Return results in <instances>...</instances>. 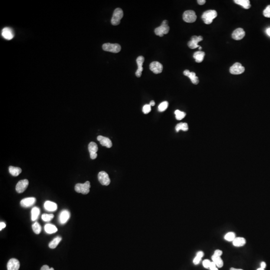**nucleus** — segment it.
Listing matches in <instances>:
<instances>
[{"label": "nucleus", "instance_id": "obj_36", "mask_svg": "<svg viewBox=\"0 0 270 270\" xmlns=\"http://www.w3.org/2000/svg\"><path fill=\"white\" fill-rule=\"evenodd\" d=\"M54 217L53 214H44L42 215V219L45 222H49L53 219Z\"/></svg>", "mask_w": 270, "mask_h": 270}, {"label": "nucleus", "instance_id": "obj_38", "mask_svg": "<svg viewBox=\"0 0 270 270\" xmlns=\"http://www.w3.org/2000/svg\"><path fill=\"white\" fill-rule=\"evenodd\" d=\"M263 15L265 17L270 18V5L268 6L264 10Z\"/></svg>", "mask_w": 270, "mask_h": 270}, {"label": "nucleus", "instance_id": "obj_25", "mask_svg": "<svg viewBox=\"0 0 270 270\" xmlns=\"http://www.w3.org/2000/svg\"><path fill=\"white\" fill-rule=\"evenodd\" d=\"M45 231L48 234H53L58 231V229L55 226L50 224H47L45 225Z\"/></svg>", "mask_w": 270, "mask_h": 270}, {"label": "nucleus", "instance_id": "obj_24", "mask_svg": "<svg viewBox=\"0 0 270 270\" xmlns=\"http://www.w3.org/2000/svg\"><path fill=\"white\" fill-rule=\"evenodd\" d=\"M10 173L13 176H18L22 173V169L20 168L10 166L9 168Z\"/></svg>", "mask_w": 270, "mask_h": 270}, {"label": "nucleus", "instance_id": "obj_18", "mask_svg": "<svg viewBox=\"0 0 270 270\" xmlns=\"http://www.w3.org/2000/svg\"><path fill=\"white\" fill-rule=\"evenodd\" d=\"M97 140L100 142V144L102 146H104L108 148H110L112 147V143L111 140L109 138L105 137L104 136H99L97 137Z\"/></svg>", "mask_w": 270, "mask_h": 270}, {"label": "nucleus", "instance_id": "obj_8", "mask_svg": "<svg viewBox=\"0 0 270 270\" xmlns=\"http://www.w3.org/2000/svg\"><path fill=\"white\" fill-rule=\"evenodd\" d=\"M98 178L100 183L104 186H108L111 182L108 174L105 171L100 172L98 174Z\"/></svg>", "mask_w": 270, "mask_h": 270}, {"label": "nucleus", "instance_id": "obj_5", "mask_svg": "<svg viewBox=\"0 0 270 270\" xmlns=\"http://www.w3.org/2000/svg\"><path fill=\"white\" fill-rule=\"evenodd\" d=\"M183 19L185 22L192 23L196 21V14L194 11L187 10L184 13Z\"/></svg>", "mask_w": 270, "mask_h": 270}, {"label": "nucleus", "instance_id": "obj_44", "mask_svg": "<svg viewBox=\"0 0 270 270\" xmlns=\"http://www.w3.org/2000/svg\"><path fill=\"white\" fill-rule=\"evenodd\" d=\"M198 2V3L200 5H203L205 4L206 3L205 0H198L197 1Z\"/></svg>", "mask_w": 270, "mask_h": 270}, {"label": "nucleus", "instance_id": "obj_29", "mask_svg": "<svg viewBox=\"0 0 270 270\" xmlns=\"http://www.w3.org/2000/svg\"><path fill=\"white\" fill-rule=\"evenodd\" d=\"M61 240H62V237L60 236L56 237L52 242L50 243L49 246L51 249L56 248L57 246L59 244L60 242H61Z\"/></svg>", "mask_w": 270, "mask_h": 270}, {"label": "nucleus", "instance_id": "obj_23", "mask_svg": "<svg viewBox=\"0 0 270 270\" xmlns=\"http://www.w3.org/2000/svg\"><path fill=\"white\" fill-rule=\"evenodd\" d=\"M234 2L237 4L242 6L245 9H250L251 7L250 1L249 0H235Z\"/></svg>", "mask_w": 270, "mask_h": 270}, {"label": "nucleus", "instance_id": "obj_34", "mask_svg": "<svg viewBox=\"0 0 270 270\" xmlns=\"http://www.w3.org/2000/svg\"><path fill=\"white\" fill-rule=\"evenodd\" d=\"M168 105H169V103L167 101L163 102L158 106L159 111L161 112L165 111V110L168 108Z\"/></svg>", "mask_w": 270, "mask_h": 270}, {"label": "nucleus", "instance_id": "obj_43", "mask_svg": "<svg viewBox=\"0 0 270 270\" xmlns=\"http://www.w3.org/2000/svg\"><path fill=\"white\" fill-rule=\"evenodd\" d=\"M6 225L5 223L3 222H1V223H0V230L2 231V229H3L5 228L6 227Z\"/></svg>", "mask_w": 270, "mask_h": 270}, {"label": "nucleus", "instance_id": "obj_39", "mask_svg": "<svg viewBox=\"0 0 270 270\" xmlns=\"http://www.w3.org/2000/svg\"><path fill=\"white\" fill-rule=\"evenodd\" d=\"M211 262L210 260L206 259V260H204V261L203 262V265L205 268L208 269V268H209L210 265L211 264Z\"/></svg>", "mask_w": 270, "mask_h": 270}, {"label": "nucleus", "instance_id": "obj_33", "mask_svg": "<svg viewBox=\"0 0 270 270\" xmlns=\"http://www.w3.org/2000/svg\"><path fill=\"white\" fill-rule=\"evenodd\" d=\"M32 229L35 234H40L42 230V228H41L40 225L37 222L32 225Z\"/></svg>", "mask_w": 270, "mask_h": 270}, {"label": "nucleus", "instance_id": "obj_49", "mask_svg": "<svg viewBox=\"0 0 270 270\" xmlns=\"http://www.w3.org/2000/svg\"><path fill=\"white\" fill-rule=\"evenodd\" d=\"M257 270H264V269L262 268H259L258 269H257Z\"/></svg>", "mask_w": 270, "mask_h": 270}, {"label": "nucleus", "instance_id": "obj_10", "mask_svg": "<svg viewBox=\"0 0 270 270\" xmlns=\"http://www.w3.org/2000/svg\"><path fill=\"white\" fill-rule=\"evenodd\" d=\"M203 40V38L202 37L194 36L191 37V40L188 42V46L192 49H194L196 48L200 47V46L198 45V43H199L200 42H201Z\"/></svg>", "mask_w": 270, "mask_h": 270}, {"label": "nucleus", "instance_id": "obj_22", "mask_svg": "<svg viewBox=\"0 0 270 270\" xmlns=\"http://www.w3.org/2000/svg\"><path fill=\"white\" fill-rule=\"evenodd\" d=\"M245 239L242 238V237L235 238V239L233 241V244L235 247H242V246L245 245Z\"/></svg>", "mask_w": 270, "mask_h": 270}, {"label": "nucleus", "instance_id": "obj_4", "mask_svg": "<svg viewBox=\"0 0 270 270\" xmlns=\"http://www.w3.org/2000/svg\"><path fill=\"white\" fill-rule=\"evenodd\" d=\"M103 50L113 53H118L121 50V47L118 44L105 43L102 46Z\"/></svg>", "mask_w": 270, "mask_h": 270}, {"label": "nucleus", "instance_id": "obj_15", "mask_svg": "<svg viewBox=\"0 0 270 270\" xmlns=\"http://www.w3.org/2000/svg\"><path fill=\"white\" fill-rule=\"evenodd\" d=\"M20 266V262L16 259H11L7 264L8 270H19Z\"/></svg>", "mask_w": 270, "mask_h": 270}, {"label": "nucleus", "instance_id": "obj_17", "mask_svg": "<svg viewBox=\"0 0 270 270\" xmlns=\"http://www.w3.org/2000/svg\"><path fill=\"white\" fill-rule=\"evenodd\" d=\"M36 201V198L34 197L25 198L21 201V205L24 208H28L34 205Z\"/></svg>", "mask_w": 270, "mask_h": 270}, {"label": "nucleus", "instance_id": "obj_26", "mask_svg": "<svg viewBox=\"0 0 270 270\" xmlns=\"http://www.w3.org/2000/svg\"><path fill=\"white\" fill-rule=\"evenodd\" d=\"M40 213V209L38 207H34L33 208L31 211V219L32 221H36L39 217Z\"/></svg>", "mask_w": 270, "mask_h": 270}, {"label": "nucleus", "instance_id": "obj_37", "mask_svg": "<svg viewBox=\"0 0 270 270\" xmlns=\"http://www.w3.org/2000/svg\"><path fill=\"white\" fill-rule=\"evenodd\" d=\"M151 111V106L149 104H147L144 106L143 108V112L145 114H147Z\"/></svg>", "mask_w": 270, "mask_h": 270}, {"label": "nucleus", "instance_id": "obj_3", "mask_svg": "<svg viewBox=\"0 0 270 270\" xmlns=\"http://www.w3.org/2000/svg\"><path fill=\"white\" fill-rule=\"evenodd\" d=\"M91 188L90 182L87 181L84 184L78 183L76 185L75 190L78 193H82L86 195L90 192Z\"/></svg>", "mask_w": 270, "mask_h": 270}, {"label": "nucleus", "instance_id": "obj_35", "mask_svg": "<svg viewBox=\"0 0 270 270\" xmlns=\"http://www.w3.org/2000/svg\"><path fill=\"white\" fill-rule=\"evenodd\" d=\"M235 234L233 232L228 233L225 236V239L228 241H233V240L235 239Z\"/></svg>", "mask_w": 270, "mask_h": 270}, {"label": "nucleus", "instance_id": "obj_51", "mask_svg": "<svg viewBox=\"0 0 270 270\" xmlns=\"http://www.w3.org/2000/svg\"><path fill=\"white\" fill-rule=\"evenodd\" d=\"M213 270H218V269H217V268H215V269Z\"/></svg>", "mask_w": 270, "mask_h": 270}, {"label": "nucleus", "instance_id": "obj_40", "mask_svg": "<svg viewBox=\"0 0 270 270\" xmlns=\"http://www.w3.org/2000/svg\"><path fill=\"white\" fill-rule=\"evenodd\" d=\"M222 251L221 250H217L215 251L213 255L215 256H217V257H221V255H222Z\"/></svg>", "mask_w": 270, "mask_h": 270}, {"label": "nucleus", "instance_id": "obj_19", "mask_svg": "<svg viewBox=\"0 0 270 270\" xmlns=\"http://www.w3.org/2000/svg\"><path fill=\"white\" fill-rule=\"evenodd\" d=\"M70 217V213L68 210H63L61 212L59 217V221L61 224H64L68 221Z\"/></svg>", "mask_w": 270, "mask_h": 270}, {"label": "nucleus", "instance_id": "obj_42", "mask_svg": "<svg viewBox=\"0 0 270 270\" xmlns=\"http://www.w3.org/2000/svg\"><path fill=\"white\" fill-rule=\"evenodd\" d=\"M215 268H216V265L215 263L213 262H211V264L210 265L209 269L211 270H213Z\"/></svg>", "mask_w": 270, "mask_h": 270}, {"label": "nucleus", "instance_id": "obj_47", "mask_svg": "<svg viewBox=\"0 0 270 270\" xmlns=\"http://www.w3.org/2000/svg\"><path fill=\"white\" fill-rule=\"evenodd\" d=\"M151 106H154L155 105V102L154 101H151L150 102V104H149Z\"/></svg>", "mask_w": 270, "mask_h": 270}, {"label": "nucleus", "instance_id": "obj_16", "mask_svg": "<svg viewBox=\"0 0 270 270\" xmlns=\"http://www.w3.org/2000/svg\"><path fill=\"white\" fill-rule=\"evenodd\" d=\"M245 36V32L242 28H238L236 29L233 33L232 38L236 40H240L244 38Z\"/></svg>", "mask_w": 270, "mask_h": 270}, {"label": "nucleus", "instance_id": "obj_1", "mask_svg": "<svg viewBox=\"0 0 270 270\" xmlns=\"http://www.w3.org/2000/svg\"><path fill=\"white\" fill-rule=\"evenodd\" d=\"M217 12L215 10H210L203 14L202 19L206 24H210L215 18L217 17Z\"/></svg>", "mask_w": 270, "mask_h": 270}, {"label": "nucleus", "instance_id": "obj_12", "mask_svg": "<svg viewBox=\"0 0 270 270\" xmlns=\"http://www.w3.org/2000/svg\"><path fill=\"white\" fill-rule=\"evenodd\" d=\"M88 149L89 151L90 152V157L91 159L93 160L96 159L98 156L97 152L98 151V147L97 144L92 142L89 144Z\"/></svg>", "mask_w": 270, "mask_h": 270}, {"label": "nucleus", "instance_id": "obj_6", "mask_svg": "<svg viewBox=\"0 0 270 270\" xmlns=\"http://www.w3.org/2000/svg\"><path fill=\"white\" fill-rule=\"evenodd\" d=\"M170 30V27L168 24H164L162 23L159 27L156 28L155 29V33L157 36L160 37H163L164 35L167 34Z\"/></svg>", "mask_w": 270, "mask_h": 270}, {"label": "nucleus", "instance_id": "obj_27", "mask_svg": "<svg viewBox=\"0 0 270 270\" xmlns=\"http://www.w3.org/2000/svg\"><path fill=\"white\" fill-rule=\"evenodd\" d=\"M212 259L213 262L215 263L216 266L218 268H222L223 266L224 263L222 259H221V257H217L213 255L212 257Z\"/></svg>", "mask_w": 270, "mask_h": 270}, {"label": "nucleus", "instance_id": "obj_2", "mask_svg": "<svg viewBox=\"0 0 270 270\" xmlns=\"http://www.w3.org/2000/svg\"><path fill=\"white\" fill-rule=\"evenodd\" d=\"M124 13L121 8H117L113 13V17L111 19V24L113 26L119 25L121 20L123 18Z\"/></svg>", "mask_w": 270, "mask_h": 270}, {"label": "nucleus", "instance_id": "obj_9", "mask_svg": "<svg viewBox=\"0 0 270 270\" xmlns=\"http://www.w3.org/2000/svg\"><path fill=\"white\" fill-rule=\"evenodd\" d=\"M150 69L151 71L155 74L161 73L163 70V66L160 63L157 61H154L151 63L150 65Z\"/></svg>", "mask_w": 270, "mask_h": 270}, {"label": "nucleus", "instance_id": "obj_20", "mask_svg": "<svg viewBox=\"0 0 270 270\" xmlns=\"http://www.w3.org/2000/svg\"><path fill=\"white\" fill-rule=\"evenodd\" d=\"M44 207L47 211L54 212L57 209V205L55 203L51 201H47L44 204Z\"/></svg>", "mask_w": 270, "mask_h": 270}, {"label": "nucleus", "instance_id": "obj_46", "mask_svg": "<svg viewBox=\"0 0 270 270\" xmlns=\"http://www.w3.org/2000/svg\"><path fill=\"white\" fill-rule=\"evenodd\" d=\"M266 33L270 37V28H268L266 31Z\"/></svg>", "mask_w": 270, "mask_h": 270}, {"label": "nucleus", "instance_id": "obj_41", "mask_svg": "<svg viewBox=\"0 0 270 270\" xmlns=\"http://www.w3.org/2000/svg\"><path fill=\"white\" fill-rule=\"evenodd\" d=\"M41 270H54L53 268H50L48 266V265H44L42 268H41Z\"/></svg>", "mask_w": 270, "mask_h": 270}, {"label": "nucleus", "instance_id": "obj_14", "mask_svg": "<svg viewBox=\"0 0 270 270\" xmlns=\"http://www.w3.org/2000/svg\"><path fill=\"white\" fill-rule=\"evenodd\" d=\"M144 57L142 56L138 57L136 60L138 65V69L135 73V74H136V76L138 78H140L141 76L142 72L143 71V63L144 62Z\"/></svg>", "mask_w": 270, "mask_h": 270}, {"label": "nucleus", "instance_id": "obj_28", "mask_svg": "<svg viewBox=\"0 0 270 270\" xmlns=\"http://www.w3.org/2000/svg\"><path fill=\"white\" fill-rule=\"evenodd\" d=\"M175 129L177 132L180 131V130H182L183 131H187L189 128H188V125L187 123H179L177 125Z\"/></svg>", "mask_w": 270, "mask_h": 270}, {"label": "nucleus", "instance_id": "obj_21", "mask_svg": "<svg viewBox=\"0 0 270 270\" xmlns=\"http://www.w3.org/2000/svg\"><path fill=\"white\" fill-rule=\"evenodd\" d=\"M205 55V52L201 51H197L194 54L193 57L197 63H201L204 60Z\"/></svg>", "mask_w": 270, "mask_h": 270}, {"label": "nucleus", "instance_id": "obj_11", "mask_svg": "<svg viewBox=\"0 0 270 270\" xmlns=\"http://www.w3.org/2000/svg\"><path fill=\"white\" fill-rule=\"evenodd\" d=\"M29 185V181L27 179L22 180L19 181L16 185V191L18 193H22L26 190Z\"/></svg>", "mask_w": 270, "mask_h": 270}, {"label": "nucleus", "instance_id": "obj_13", "mask_svg": "<svg viewBox=\"0 0 270 270\" xmlns=\"http://www.w3.org/2000/svg\"><path fill=\"white\" fill-rule=\"evenodd\" d=\"M2 36L7 40H11L14 37L13 30L9 27H5L2 31Z\"/></svg>", "mask_w": 270, "mask_h": 270}, {"label": "nucleus", "instance_id": "obj_50", "mask_svg": "<svg viewBox=\"0 0 270 270\" xmlns=\"http://www.w3.org/2000/svg\"><path fill=\"white\" fill-rule=\"evenodd\" d=\"M201 49H202V47H201L200 46V47H199L200 50H201Z\"/></svg>", "mask_w": 270, "mask_h": 270}, {"label": "nucleus", "instance_id": "obj_45", "mask_svg": "<svg viewBox=\"0 0 270 270\" xmlns=\"http://www.w3.org/2000/svg\"><path fill=\"white\" fill-rule=\"evenodd\" d=\"M261 266L262 268L264 269L266 267V263H265V262H262L261 264Z\"/></svg>", "mask_w": 270, "mask_h": 270}, {"label": "nucleus", "instance_id": "obj_48", "mask_svg": "<svg viewBox=\"0 0 270 270\" xmlns=\"http://www.w3.org/2000/svg\"><path fill=\"white\" fill-rule=\"evenodd\" d=\"M230 270H243L242 269H235V268H231V269H230Z\"/></svg>", "mask_w": 270, "mask_h": 270}, {"label": "nucleus", "instance_id": "obj_32", "mask_svg": "<svg viewBox=\"0 0 270 270\" xmlns=\"http://www.w3.org/2000/svg\"><path fill=\"white\" fill-rule=\"evenodd\" d=\"M176 118L177 120H181L185 118L186 114L184 112L180 111V110H177L175 112Z\"/></svg>", "mask_w": 270, "mask_h": 270}, {"label": "nucleus", "instance_id": "obj_30", "mask_svg": "<svg viewBox=\"0 0 270 270\" xmlns=\"http://www.w3.org/2000/svg\"><path fill=\"white\" fill-rule=\"evenodd\" d=\"M187 77L190 78V79L191 80V82H192L193 84L195 85H197L199 82V80L198 79V77H197L196 73L194 72H190L189 74L188 75Z\"/></svg>", "mask_w": 270, "mask_h": 270}, {"label": "nucleus", "instance_id": "obj_31", "mask_svg": "<svg viewBox=\"0 0 270 270\" xmlns=\"http://www.w3.org/2000/svg\"><path fill=\"white\" fill-rule=\"evenodd\" d=\"M204 254L202 251L198 252L197 254L196 257L194 259L193 263L195 265H198L201 261V259L204 256Z\"/></svg>", "mask_w": 270, "mask_h": 270}, {"label": "nucleus", "instance_id": "obj_7", "mask_svg": "<svg viewBox=\"0 0 270 270\" xmlns=\"http://www.w3.org/2000/svg\"><path fill=\"white\" fill-rule=\"evenodd\" d=\"M245 72V68L240 63H236L230 68V72L233 75H239Z\"/></svg>", "mask_w": 270, "mask_h": 270}]
</instances>
